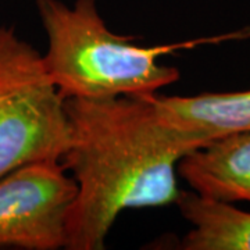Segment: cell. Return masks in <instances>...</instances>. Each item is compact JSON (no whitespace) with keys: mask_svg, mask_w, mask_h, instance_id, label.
Here are the masks:
<instances>
[{"mask_svg":"<svg viewBox=\"0 0 250 250\" xmlns=\"http://www.w3.org/2000/svg\"><path fill=\"white\" fill-rule=\"evenodd\" d=\"M77 182L60 160L29 163L0 178V246L57 250L65 246Z\"/></svg>","mask_w":250,"mask_h":250,"instance_id":"277c9868","label":"cell"},{"mask_svg":"<svg viewBox=\"0 0 250 250\" xmlns=\"http://www.w3.org/2000/svg\"><path fill=\"white\" fill-rule=\"evenodd\" d=\"M47 38L46 70L62 99L147 96L179 80L159 59L193 43L142 46L117 35L102 18L96 0H35Z\"/></svg>","mask_w":250,"mask_h":250,"instance_id":"7a4b0ae2","label":"cell"},{"mask_svg":"<svg viewBox=\"0 0 250 250\" xmlns=\"http://www.w3.org/2000/svg\"><path fill=\"white\" fill-rule=\"evenodd\" d=\"M64 103L70 141L60 161L78 187L64 249L102 250L124 210L177 202L179 161L206 142L164 118L152 95Z\"/></svg>","mask_w":250,"mask_h":250,"instance_id":"6da1fadb","label":"cell"},{"mask_svg":"<svg viewBox=\"0 0 250 250\" xmlns=\"http://www.w3.org/2000/svg\"><path fill=\"white\" fill-rule=\"evenodd\" d=\"M68 141L65 103L43 56L0 27V178L29 163L62 160Z\"/></svg>","mask_w":250,"mask_h":250,"instance_id":"3957f363","label":"cell"},{"mask_svg":"<svg viewBox=\"0 0 250 250\" xmlns=\"http://www.w3.org/2000/svg\"><path fill=\"white\" fill-rule=\"evenodd\" d=\"M178 174L200 196L250 203V131L190 150L179 161Z\"/></svg>","mask_w":250,"mask_h":250,"instance_id":"5b68a950","label":"cell"},{"mask_svg":"<svg viewBox=\"0 0 250 250\" xmlns=\"http://www.w3.org/2000/svg\"><path fill=\"white\" fill-rule=\"evenodd\" d=\"M192 225L181 242L185 250H250V213L232 203L200 196L193 190L179 192L175 202Z\"/></svg>","mask_w":250,"mask_h":250,"instance_id":"52a82bcc","label":"cell"},{"mask_svg":"<svg viewBox=\"0 0 250 250\" xmlns=\"http://www.w3.org/2000/svg\"><path fill=\"white\" fill-rule=\"evenodd\" d=\"M164 118L199 135L206 143L250 131V89L196 96L152 95Z\"/></svg>","mask_w":250,"mask_h":250,"instance_id":"8992f818","label":"cell"}]
</instances>
